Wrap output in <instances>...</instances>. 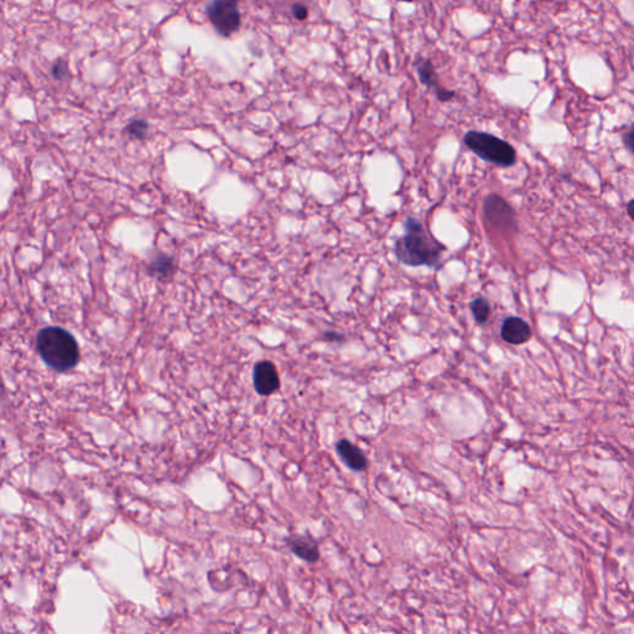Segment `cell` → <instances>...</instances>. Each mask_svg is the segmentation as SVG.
<instances>
[{"mask_svg": "<svg viewBox=\"0 0 634 634\" xmlns=\"http://www.w3.org/2000/svg\"><path fill=\"white\" fill-rule=\"evenodd\" d=\"M633 200H630L628 202V206H627V211H628V215H630V218H633Z\"/></svg>", "mask_w": 634, "mask_h": 634, "instance_id": "obj_18", "label": "cell"}, {"mask_svg": "<svg viewBox=\"0 0 634 634\" xmlns=\"http://www.w3.org/2000/svg\"><path fill=\"white\" fill-rule=\"evenodd\" d=\"M483 216L485 222L493 228L514 233L518 231V221L515 211L503 197L497 193H490L483 202Z\"/></svg>", "mask_w": 634, "mask_h": 634, "instance_id": "obj_4", "label": "cell"}, {"mask_svg": "<svg viewBox=\"0 0 634 634\" xmlns=\"http://www.w3.org/2000/svg\"><path fill=\"white\" fill-rule=\"evenodd\" d=\"M463 143L473 154L487 163L500 168H510L517 161V154L508 141L485 131H467Z\"/></svg>", "mask_w": 634, "mask_h": 634, "instance_id": "obj_3", "label": "cell"}, {"mask_svg": "<svg viewBox=\"0 0 634 634\" xmlns=\"http://www.w3.org/2000/svg\"><path fill=\"white\" fill-rule=\"evenodd\" d=\"M416 71L420 82L428 89H433L440 102H450L455 99L456 94L451 89H445L438 82V74L429 59L418 57V60L416 61Z\"/></svg>", "mask_w": 634, "mask_h": 634, "instance_id": "obj_6", "label": "cell"}, {"mask_svg": "<svg viewBox=\"0 0 634 634\" xmlns=\"http://www.w3.org/2000/svg\"><path fill=\"white\" fill-rule=\"evenodd\" d=\"M51 72L54 79H56L57 81H62V79H67V77L70 76V72H69V65H67V62L62 60V59H59V60L54 64Z\"/></svg>", "mask_w": 634, "mask_h": 634, "instance_id": "obj_14", "label": "cell"}, {"mask_svg": "<svg viewBox=\"0 0 634 634\" xmlns=\"http://www.w3.org/2000/svg\"><path fill=\"white\" fill-rule=\"evenodd\" d=\"M36 347L42 361L57 372L77 366L79 348L75 337L60 327H46L39 332Z\"/></svg>", "mask_w": 634, "mask_h": 634, "instance_id": "obj_2", "label": "cell"}, {"mask_svg": "<svg viewBox=\"0 0 634 634\" xmlns=\"http://www.w3.org/2000/svg\"><path fill=\"white\" fill-rule=\"evenodd\" d=\"M446 247L425 228L416 217H408L404 234L394 243L398 261L408 266L436 268L441 263Z\"/></svg>", "mask_w": 634, "mask_h": 634, "instance_id": "obj_1", "label": "cell"}, {"mask_svg": "<svg viewBox=\"0 0 634 634\" xmlns=\"http://www.w3.org/2000/svg\"><path fill=\"white\" fill-rule=\"evenodd\" d=\"M288 543L291 551L305 561L315 563L320 559V551L316 543L310 536H291Z\"/></svg>", "mask_w": 634, "mask_h": 634, "instance_id": "obj_10", "label": "cell"}, {"mask_svg": "<svg viewBox=\"0 0 634 634\" xmlns=\"http://www.w3.org/2000/svg\"><path fill=\"white\" fill-rule=\"evenodd\" d=\"M149 273L158 276L160 279H165L173 273V259L166 254H160L150 263Z\"/></svg>", "mask_w": 634, "mask_h": 634, "instance_id": "obj_11", "label": "cell"}, {"mask_svg": "<svg viewBox=\"0 0 634 634\" xmlns=\"http://www.w3.org/2000/svg\"><path fill=\"white\" fill-rule=\"evenodd\" d=\"M325 337H326L327 340L331 341H341L342 340V338H343V336H342V335H340V333H336V332H328V333H326V336Z\"/></svg>", "mask_w": 634, "mask_h": 634, "instance_id": "obj_17", "label": "cell"}, {"mask_svg": "<svg viewBox=\"0 0 634 634\" xmlns=\"http://www.w3.org/2000/svg\"><path fill=\"white\" fill-rule=\"evenodd\" d=\"M399 1H404V3H413V1H416V0H399Z\"/></svg>", "mask_w": 634, "mask_h": 634, "instance_id": "obj_19", "label": "cell"}, {"mask_svg": "<svg viewBox=\"0 0 634 634\" xmlns=\"http://www.w3.org/2000/svg\"><path fill=\"white\" fill-rule=\"evenodd\" d=\"M148 129H149L148 123L139 119V121H131L129 126H126V133L131 138L141 140L144 139L146 134H148Z\"/></svg>", "mask_w": 634, "mask_h": 634, "instance_id": "obj_13", "label": "cell"}, {"mask_svg": "<svg viewBox=\"0 0 634 634\" xmlns=\"http://www.w3.org/2000/svg\"><path fill=\"white\" fill-rule=\"evenodd\" d=\"M470 310L477 323L482 325L488 321L490 316V305L487 298L483 296L473 298L470 303Z\"/></svg>", "mask_w": 634, "mask_h": 634, "instance_id": "obj_12", "label": "cell"}, {"mask_svg": "<svg viewBox=\"0 0 634 634\" xmlns=\"http://www.w3.org/2000/svg\"><path fill=\"white\" fill-rule=\"evenodd\" d=\"M623 141H625V148L628 149L630 153H632L633 151V149H632V146H633V129H632V126H630L627 133H625Z\"/></svg>", "mask_w": 634, "mask_h": 634, "instance_id": "obj_16", "label": "cell"}, {"mask_svg": "<svg viewBox=\"0 0 634 634\" xmlns=\"http://www.w3.org/2000/svg\"><path fill=\"white\" fill-rule=\"evenodd\" d=\"M532 336V328L522 317H507L500 327V337L509 345H524Z\"/></svg>", "mask_w": 634, "mask_h": 634, "instance_id": "obj_8", "label": "cell"}, {"mask_svg": "<svg viewBox=\"0 0 634 634\" xmlns=\"http://www.w3.org/2000/svg\"><path fill=\"white\" fill-rule=\"evenodd\" d=\"M254 388L261 396H271L280 387L279 373L276 364L271 361H261L256 364L253 372Z\"/></svg>", "mask_w": 634, "mask_h": 634, "instance_id": "obj_7", "label": "cell"}, {"mask_svg": "<svg viewBox=\"0 0 634 634\" xmlns=\"http://www.w3.org/2000/svg\"><path fill=\"white\" fill-rule=\"evenodd\" d=\"M238 0H213L207 6V14L216 30L223 36L236 33L241 26Z\"/></svg>", "mask_w": 634, "mask_h": 634, "instance_id": "obj_5", "label": "cell"}, {"mask_svg": "<svg viewBox=\"0 0 634 634\" xmlns=\"http://www.w3.org/2000/svg\"><path fill=\"white\" fill-rule=\"evenodd\" d=\"M336 450L341 460L345 462L351 470L364 471L367 468V465H368L367 458L364 456L363 451L358 446H356L355 443H351L346 438H342L337 443Z\"/></svg>", "mask_w": 634, "mask_h": 634, "instance_id": "obj_9", "label": "cell"}, {"mask_svg": "<svg viewBox=\"0 0 634 634\" xmlns=\"http://www.w3.org/2000/svg\"><path fill=\"white\" fill-rule=\"evenodd\" d=\"M293 13H294V16L298 20H305L308 18V8L303 4H295L293 6Z\"/></svg>", "mask_w": 634, "mask_h": 634, "instance_id": "obj_15", "label": "cell"}]
</instances>
